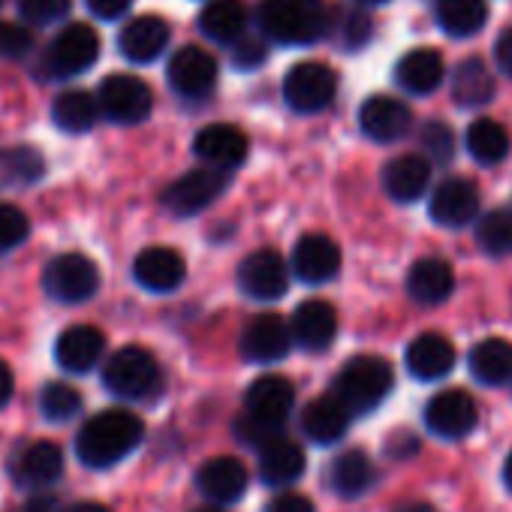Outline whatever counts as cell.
Segmentation results:
<instances>
[{
	"instance_id": "obj_1",
	"label": "cell",
	"mask_w": 512,
	"mask_h": 512,
	"mask_svg": "<svg viewBox=\"0 0 512 512\" xmlns=\"http://www.w3.org/2000/svg\"><path fill=\"white\" fill-rule=\"evenodd\" d=\"M145 437V425L136 413L130 410H103L97 416H91L79 437H76V452L79 461L94 467V470H106L118 461H124Z\"/></svg>"
},
{
	"instance_id": "obj_2",
	"label": "cell",
	"mask_w": 512,
	"mask_h": 512,
	"mask_svg": "<svg viewBox=\"0 0 512 512\" xmlns=\"http://www.w3.org/2000/svg\"><path fill=\"white\" fill-rule=\"evenodd\" d=\"M260 31L284 46H311L332 31V13L323 0H263Z\"/></svg>"
},
{
	"instance_id": "obj_3",
	"label": "cell",
	"mask_w": 512,
	"mask_h": 512,
	"mask_svg": "<svg viewBox=\"0 0 512 512\" xmlns=\"http://www.w3.org/2000/svg\"><path fill=\"white\" fill-rule=\"evenodd\" d=\"M395 374L392 365L380 356H356L335 377V395L347 404L350 413L377 410L392 392Z\"/></svg>"
},
{
	"instance_id": "obj_4",
	"label": "cell",
	"mask_w": 512,
	"mask_h": 512,
	"mask_svg": "<svg viewBox=\"0 0 512 512\" xmlns=\"http://www.w3.org/2000/svg\"><path fill=\"white\" fill-rule=\"evenodd\" d=\"M103 383L115 398L148 401L160 392L163 374L157 359L142 347H121L103 368Z\"/></svg>"
},
{
	"instance_id": "obj_5",
	"label": "cell",
	"mask_w": 512,
	"mask_h": 512,
	"mask_svg": "<svg viewBox=\"0 0 512 512\" xmlns=\"http://www.w3.org/2000/svg\"><path fill=\"white\" fill-rule=\"evenodd\" d=\"M100 55V37L94 28L76 22V25H67L55 40L52 46L46 49L43 55V76L46 79H73L79 73H85L88 67H94Z\"/></svg>"
},
{
	"instance_id": "obj_6",
	"label": "cell",
	"mask_w": 512,
	"mask_h": 512,
	"mask_svg": "<svg viewBox=\"0 0 512 512\" xmlns=\"http://www.w3.org/2000/svg\"><path fill=\"white\" fill-rule=\"evenodd\" d=\"M43 287L55 302L79 305L100 290V272L82 253H61L46 266Z\"/></svg>"
},
{
	"instance_id": "obj_7",
	"label": "cell",
	"mask_w": 512,
	"mask_h": 512,
	"mask_svg": "<svg viewBox=\"0 0 512 512\" xmlns=\"http://www.w3.org/2000/svg\"><path fill=\"white\" fill-rule=\"evenodd\" d=\"M100 109L109 121L115 124H124V127H133V124H142L151 109H154V94L151 88L139 79V76H130V73H115L109 76L103 85H100Z\"/></svg>"
},
{
	"instance_id": "obj_8",
	"label": "cell",
	"mask_w": 512,
	"mask_h": 512,
	"mask_svg": "<svg viewBox=\"0 0 512 512\" xmlns=\"http://www.w3.org/2000/svg\"><path fill=\"white\" fill-rule=\"evenodd\" d=\"M335 88H338V79L332 67L317 64V61H302L284 79V100L290 109L302 115H314L332 103Z\"/></svg>"
},
{
	"instance_id": "obj_9",
	"label": "cell",
	"mask_w": 512,
	"mask_h": 512,
	"mask_svg": "<svg viewBox=\"0 0 512 512\" xmlns=\"http://www.w3.org/2000/svg\"><path fill=\"white\" fill-rule=\"evenodd\" d=\"M226 184H229V169L199 166L166 187L163 205L178 217H190V214H199L202 208H208L226 190Z\"/></svg>"
},
{
	"instance_id": "obj_10",
	"label": "cell",
	"mask_w": 512,
	"mask_h": 512,
	"mask_svg": "<svg viewBox=\"0 0 512 512\" xmlns=\"http://www.w3.org/2000/svg\"><path fill=\"white\" fill-rule=\"evenodd\" d=\"M238 287L260 302H275L287 293L290 287V269L284 263V256L278 250H253L250 256H244L238 266Z\"/></svg>"
},
{
	"instance_id": "obj_11",
	"label": "cell",
	"mask_w": 512,
	"mask_h": 512,
	"mask_svg": "<svg viewBox=\"0 0 512 512\" xmlns=\"http://www.w3.org/2000/svg\"><path fill=\"white\" fill-rule=\"evenodd\" d=\"M166 79L178 97L202 100L217 85V61L199 46H184L172 55V61L166 67Z\"/></svg>"
},
{
	"instance_id": "obj_12",
	"label": "cell",
	"mask_w": 512,
	"mask_h": 512,
	"mask_svg": "<svg viewBox=\"0 0 512 512\" xmlns=\"http://www.w3.org/2000/svg\"><path fill=\"white\" fill-rule=\"evenodd\" d=\"M293 347V326L281 314H260L241 332V356L256 365L281 362Z\"/></svg>"
},
{
	"instance_id": "obj_13",
	"label": "cell",
	"mask_w": 512,
	"mask_h": 512,
	"mask_svg": "<svg viewBox=\"0 0 512 512\" xmlns=\"http://www.w3.org/2000/svg\"><path fill=\"white\" fill-rule=\"evenodd\" d=\"M476 419H479L476 401L461 389H446L434 395L425 407V425L431 428V434L443 440L467 437L476 428Z\"/></svg>"
},
{
	"instance_id": "obj_14",
	"label": "cell",
	"mask_w": 512,
	"mask_h": 512,
	"mask_svg": "<svg viewBox=\"0 0 512 512\" xmlns=\"http://www.w3.org/2000/svg\"><path fill=\"white\" fill-rule=\"evenodd\" d=\"M293 404H296V389L281 374H269V377L253 380L247 395H244V413L272 425V428L287 425Z\"/></svg>"
},
{
	"instance_id": "obj_15",
	"label": "cell",
	"mask_w": 512,
	"mask_h": 512,
	"mask_svg": "<svg viewBox=\"0 0 512 512\" xmlns=\"http://www.w3.org/2000/svg\"><path fill=\"white\" fill-rule=\"evenodd\" d=\"M338 269H341V250L329 235L311 232V235L299 238V244L293 250V275L299 281L326 284L338 275Z\"/></svg>"
},
{
	"instance_id": "obj_16",
	"label": "cell",
	"mask_w": 512,
	"mask_h": 512,
	"mask_svg": "<svg viewBox=\"0 0 512 512\" xmlns=\"http://www.w3.org/2000/svg\"><path fill=\"white\" fill-rule=\"evenodd\" d=\"M133 275H136L139 287H145L151 293H172L184 284L187 266H184V256L178 250L154 244L136 256Z\"/></svg>"
},
{
	"instance_id": "obj_17",
	"label": "cell",
	"mask_w": 512,
	"mask_h": 512,
	"mask_svg": "<svg viewBox=\"0 0 512 512\" xmlns=\"http://www.w3.org/2000/svg\"><path fill=\"white\" fill-rule=\"evenodd\" d=\"M410 124H413V115L407 103L386 97V94L365 100V106L359 109V127L374 142H398L401 136L410 133Z\"/></svg>"
},
{
	"instance_id": "obj_18",
	"label": "cell",
	"mask_w": 512,
	"mask_h": 512,
	"mask_svg": "<svg viewBox=\"0 0 512 512\" xmlns=\"http://www.w3.org/2000/svg\"><path fill=\"white\" fill-rule=\"evenodd\" d=\"M193 154L205 166L217 169H235L247 157V136L232 127V124H211L196 133L193 139Z\"/></svg>"
},
{
	"instance_id": "obj_19",
	"label": "cell",
	"mask_w": 512,
	"mask_h": 512,
	"mask_svg": "<svg viewBox=\"0 0 512 512\" xmlns=\"http://www.w3.org/2000/svg\"><path fill=\"white\" fill-rule=\"evenodd\" d=\"M169 46V25L160 16H139L118 34V49L133 64H151Z\"/></svg>"
},
{
	"instance_id": "obj_20",
	"label": "cell",
	"mask_w": 512,
	"mask_h": 512,
	"mask_svg": "<svg viewBox=\"0 0 512 512\" xmlns=\"http://www.w3.org/2000/svg\"><path fill=\"white\" fill-rule=\"evenodd\" d=\"M479 214V190L467 178H449L443 181L431 196V217L440 226H467Z\"/></svg>"
},
{
	"instance_id": "obj_21",
	"label": "cell",
	"mask_w": 512,
	"mask_h": 512,
	"mask_svg": "<svg viewBox=\"0 0 512 512\" xmlns=\"http://www.w3.org/2000/svg\"><path fill=\"white\" fill-rule=\"evenodd\" d=\"M338 335V314L329 302L323 299H311L302 302L293 314V341L302 350L320 353L326 350Z\"/></svg>"
},
{
	"instance_id": "obj_22",
	"label": "cell",
	"mask_w": 512,
	"mask_h": 512,
	"mask_svg": "<svg viewBox=\"0 0 512 512\" xmlns=\"http://www.w3.org/2000/svg\"><path fill=\"white\" fill-rule=\"evenodd\" d=\"M196 485L202 497H208L211 503H235L247 491V470L238 458L217 455L199 467Z\"/></svg>"
},
{
	"instance_id": "obj_23",
	"label": "cell",
	"mask_w": 512,
	"mask_h": 512,
	"mask_svg": "<svg viewBox=\"0 0 512 512\" xmlns=\"http://www.w3.org/2000/svg\"><path fill=\"white\" fill-rule=\"evenodd\" d=\"M61 473H64V452L52 440L31 443L19 455V461L13 464V479L22 488H31V491H40V488L58 482Z\"/></svg>"
},
{
	"instance_id": "obj_24",
	"label": "cell",
	"mask_w": 512,
	"mask_h": 512,
	"mask_svg": "<svg viewBox=\"0 0 512 512\" xmlns=\"http://www.w3.org/2000/svg\"><path fill=\"white\" fill-rule=\"evenodd\" d=\"M106 350V338L94 326H73L55 344V359L70 374H88Z\"/></svg>"
},
{
	"instance_id": "obj_25",
	"label": "cell",
	"mask_w": 512,
	"mask_h": 512,
	"mask_svg": "<svg viewBox=\"0 0 512 512\" xmlns=\"http://www.w3.org/2000/svg\"><path fill=\"white\" fill-rule=\"evenodd\" d=\"M350 416L353 413L347 410V404L338 395H326V398H317V401H311L305 407V413H302V431L314 443L332 446V443H338L347 434Z\"/></svg>"
},
{
	"instance_id": "obj_26",
	"label": "cell",
	"mask_w": 512,
	"mask_h": 512,
	"mask_svg": "<svg viewBox=\"0 0 512 512\" xmlns=\"http://www.w3.org/2000/svg\"><path fill=\"white\" fill-rule=\"evenodd\" d=\"M455 287V275L452 266L440 256H425V260H416L407 272V293L419 302V305H440L449 299Z\"/></svg>"
},
{
	"instance_id": "obj_27",
	"label": "cell",
	"mask_w": 512,
	"mask_h": 512,
	"mask_svg": "<svg viewBox=\"0 0 512 512\" xmlns=\"http://www.w3.org/2000/svg\"><path fill=\"white\" fill-rule=\"evenodd\" d=\"M455 368V347L443 338V335H419L410 347H407V371L416 380H440Z\"/></svg>"
},
{
	"instance_id": "obj_28",
	"label": "cell",
	"mask_w": 512,
	"mask_h": 512,
	"mask_svg": "<svg viewBox=\"0 0 512 512\" xmlns=\"http://www.w3.org/2000/svg\"><path fill=\"white\" fill-rule=\"evenodd\" d=\"M443 73H446L443 58L434 49H413L395 67L398 85L407 94H416V97H425V94L437 91V85L443 82Z\"/></svg>"
},
{
	"instance_id": "obj_29",
	"label": "cell",
	"mask_w": 512,
	"mask_h": 512,
	"mask_svg": "<svg viewBox=\"0 0 512 512\" xmlns=\"http://www.w3.org/2000/svg\"><path fill=\"white\" fill-rule=\"evenodd\" d=\"M260 473L266 485H293L305 473V452L299 443L287 440L284 434L269 440L260 449Z\"/></svg>"
},
{
	"instance_id": "obj_30",
	"label": "cell",
	"mask_w": 512,
	"mask_h": 512,
	"mask_svg": "<svg viewBox=\"0 0 512 512\" xmlns=\"http://www.w3.org/2000/svg\"><path fill=\"white\" fill-rule=\"evenodd\" d=\"M199 31L220 46L238 43L247 34V7L241 0H211L199 13Z\"/></svg>"
},
{
	"instance_id": "obj_31",
	"label": "cell",
	"mask_w": 512,
	"mask_h": 512,
	"mask_svg": "<svg viewBox=\"0 0 512 512\" xmlns=\"http://www.w3.org/2000/svg\"><path fill=\"white\" fill-rule=\"evenodd\" d=\"M431 178V166L419 154H401L386 163L383 169V187L395 202H416Z\"/></svg>"
},
{
	"instance_id": "obj_32",
	"label": "cell",
	"mask_w": 512,
	"mask_h": 512,
	"mask_svg": "<svg viewBox=\"0 0 512 512\" xmlns=\"http://www.w3.org/2000/svg\"><path fill=\"white\" fill-rule=\"evenodd\" d=\"M329 485L335 494L353 500L362 497L371 485H374V464L362 449H347L341 452L332 467H329Z\"/></svg>"
},
{
	"instance_id": "obj_33",
	"label": "cell",
	"mask_w": 512,
	"mask_h": 512,
	"mask_svg": "<svg viewBox=\"0 0 512 512\" xmlns=\"http://www.w3.org/2000/svg\"><path fill=\"white\" fill-rule=\"evenodd\" d=\"M470 374L485 386L512 380V344L503 338H485L470 350Z\"/></svg>"
},
{
	"instance_id": "obj_34",
	"label": "cell",
	"mask_w": 512,
	"mask_h": 512,
	"mask_svg": "<svg viewBox=\"0 0 512 512\" xmlns=\"http://www.w3.org/2000/svg\"><path fill=\"white\" fill-rule=\"evenodd\" d=\"M452 97L464 109H476V106L491 103V97H494V76H491V70L479 58L461 61L455 76H452Z\"/></svg>"
},
{
	"instance_id": "obj_35",
	"label": "cell",
	"mask_w": 512,
	"mask_h": 512,
	"mask_svg": "<svg viewBox=\"0 0 512 512\" xmlns=\"http://www.w3.org/2000/svg\"><path fill=\"white\" fill-rule=\"evenodd\" d=\"M100 112V100L88 91H64L52 106V118L64 133H88L97 124Z\"/></svg>"
},
{
	"instance_id": "obj_36",
	"label": "cell",
	"mask_w": 512,
	"mask_h": 512,
	"mask_svg": "<svg viewBox=\"0 0 512 512\" xmlns=\"http://www.w3.org/2000/svg\"><path fill=\"white\" fill-rule=\"evenodd\" d=\"M437 22L449 37H473L488 22L485 0H437Z\"/></svg>"
},
{
	"instance_id": "obj_37",
	"label": "cell",
	"mask_w": 512,
	"mask_h": 512,
	"mask_svg": "<svg viewBox=\"0 0 512 512\" xmlns=\"http://www.w3.org/2000/svg\"><path fill=\"white\" fill-rule=\"evenodd\" d=\"M467 151L473 154L476 163L482 166H494L506 157L509 151V136L506 130L491 121V118H479L467 127Z\"/></svg>"
},
{
	"instance_id": "obj_38",
	"label": "cell",
	"mask_w": 512,
	"mask_h": 512,
	"mask_svg": "<svg viewBox=\"0 0 512 512\" xmlns=\"http://www.w3.org/2000/svg\"><path fill=\"white\" fill-rule=\"evenodd\" d=\"M476 241L488 256H509L512 253V208L488 211L476 226Z\"/></svg>"
},
{
	"instance_id": "obj_39",
	"label": "cell",
	"mask_w": 512,
	"mask_h": 512,
	"mask_svg": "<svg viewBox=\"0 0 512 512\" xmlns=\"http://www.w3.org/2000/svg\"><path fill=\"white\" fill-rule=\"evenodd\" d=\"M0 172H4L7 181H16V184H34L43 178L46 172V160L37 148L31 145H16V148H7L0 151Z\"/></svg>"
},
{
	"instance_id": "obj_40",
	"label": "cell",
	"mask_w": 512,
	"mask_h": 512,
	"mask_svg": "<svg viewBox=\"0 0 512 512\" xmlns=\"http://www.w3.org/2000/svg\"><path fill=\"white\" fill-rule=\"evenodd\" d=\"M40 410L52 422H70L82 410V395L67 383H46L40 392Z\"/></svg>"
},
{
	"instance_id": "obj_41",
	"label": "cell",
	"mask_w": 512,
	"mask_h": 512,
	"mask_svg": "<svg viewBox=\"0 0 512 512\" xmlns=\"http://www.w3.org/2000/svg\"><path fill=\"white\" fill-rule=\"evenodd\" d=\"M31 235V220L22 208L0 202V250H13Z\"/></svg>"
},
{
	"instance_id": "obj_42",
	"label": "cell",
	"mask_w": 512,
	"mask_h": 512,
	"mask_svg": "<svg viewBox=\"0 0 512 512\" xmlns=\"http://www.w3.org/2000/svg\"><path fill=\"white\" fill-rule=\"evenodd\" d=\"M22 19L28 25H55L70 13V0H19Z\"/></svg>"
},
{
	"instance_id": "obj_43",
	"label": "cell",
	"mask_w": 512,
	"mask_h": 512,
	"mask_svg": "<svg viewBox=\"0 0 512 512\" xmlns=\"http://www.w3.org/2000/svg\"><path fill=\"white\" fill-rule=\"evenodd\" d=\"M34 49V37L19 22H0V58H25Z\"/></svg>"
},
{
	"instance_id": "obj_44",
	"label": "cell",
	"mask_w": 512,
	"mask_h": 512,
	"mask_svg": "<svg viewBox=\"0 0 512 512\" xmlns=\"http://www.w3.org/2000/svg\"><path fill=\"white\" fill-rule=\"evenodd\" d=\"M422 145L428 148V154L437 163H446L455 154V136H452V130L443 121H428L422 127Z\"/></svg>"
},
{
	"instance_id": "obj_45",
	"label": "cell",
	"mask_w": 512,
	"mask_h": 512,
	"mask_svg": "<svg viewBox=\"0 0 512 512\" xmlns=\"http://www.w3.org/2000/svg\"><path fill=\"white\" fill-rule=\"evenodd\" d=\"M368 37H371V19L365 16V7H362V10H350V13H344V28H341V40H344V46L359 49L362 43H368Z\"/></svg>"
},
{
	"instance_id": "obj_46",
	"label": "cell",
	"mask_w": 512,
	"mask_h": 512,
	"mask_svg": "<svg viewBox=\"0 0 512 512\" xmlns=\"http://www.w3.org/2000/svg\"><path fill=\"white\" fill-rule=\"evenodd\" d=\"M266 61V46L260 40H250L244 34V40L235 43V52H232V64L238 70H253V67H260Z\"/></svg>"
},
{
	"instance_id": "obj_47",
	"label": "cell",
	"mask_w": 512,
	"mask_h": 512,
	"mask_svg": "<svg viewBox=\"0 0 512 512\" xmlns=\"http://www.w3.org/2000/svg\"><path fill=\"white\" fill-rule=\"evenodd\" d=\"M266 512H314V503L305 494L296 491H281L278 497L269 500Z\"/></svg>"
},
{
	"instance_id": "obj_48",
	"label": "cell",
	"mask_w": 512,
	"mask_h": 512,
	"mask_svg": "<svg viewBox=\"0 0 512 512\" xmlns=\"http://www.w3.org/2000/svg\"><path fill=\"white\" fill-rule=\"evenodd\" d=\"M85 4H88V10H91L97 19L112 22V19H121V16L133 7V0H85Z\"/></svg>"
},
{
	"instance_id": "obj_49",
	"label": "cell",
	"mask_w": 512,
	"mask_h": 512,
	"mask_svg": "<svg viewBox=\"0 0 512 512\" xmlns=\"http://www.w3.org/2000/svg\"><path fill=\"white\" fill-rule=\"evenodd\" d=\"M494 58H497V67H500V73L512 79V28H506V31L497 37Z\"/></svg>"
},
{
	"instance_id": "obj_50",
	"label": "cell",
	"mask_w": 512,
	"mask_h": 512,
	"mask_svg": "<svg viewBox=\"0 0 512 512\" xmlns=\"http://www.w3.org/2000/svg\"><path fill=\"white\" fill-rule=\"evenodd\" d=\"M22 512H61L58 509V500L52 497V494H34L25 506H22Z\"/></svg>"
},
{
	"instance_id": "obj_51",
	"label": "cell",
	"mask_w": 512,
	"mask_h": 512,
	"mask_svg": "<svg viewBox=\"0 0 512 512\" xmlns=\"http://www.w3.org/2000/svg\"><path fill=\"white\" fill-rule=\"evenodd\" d=\"M13 389H16L13 371L7 362H0V407H7V401L13 398Z\"/></svg>"
},
{
	"instance_id": "obj_52",
	"label": "cell",
	"mask_w": 512,
	"mask_h": 512,
	"mask_svg": "<svg viewBox=\"0 0 512 512\" xmlns=\"http://www.w3.org/2000/svg\"><path fill=\"white\" fill-rule=\"evenodd\" d=\"M395 512H437V509L431 503H425V500H410V503L395 506Z\"/></svg>"
},
{
	"instance_id": "obj_53",
	"label": "cell",
	"mask_w": 512,
	"mask_h": 512,
	"mask_svg": "<svg viewBox=\"0 0 512 512\" xmlns=\"http://www.w3.org/2000/svg\"><path fill=\"white\" fill-rule=\"evenodd\" d=\"M67 512H109L103 503H76V506H70Z\"/></svg>"
},
{
	"instance_id": "obj_54",
	"label": "cell",
	"mask_w": 512,
	"mask_h": 512,
	"mask_svg": "<svg viewBox=\"0 0 512 512\" xmlns=\"http://www.w3.org/2000/svg\"><path fill=\"white\" fill-rule=\"evenodd\" d=\"M503 485L512 491V452H509V458L503 461Z\"/></svg>"
},
{
	"instance_id": "obj_55",
	"label": "cell",
	"mask_w": 512,
	"mask_h": 512,
	"mask_svg": "<svg viewBox=\"0 0 512 512\" xmlns=\"http://www.w3.org/2000/svg\"><path fill=\"white\" fill-rule=\"evenodd\" d=\"M359 7H380V4H389V0H356Z\"/></svg>"
},
{
	"instance_id": "obj_56",
	"label": "cell",
	"mask_w": 512,
	"mask_h": 512,
	"mask_svg": "<svg viewBox=\"0 0 512 512\" xmlns=\"http://www.w3.org/2000/svg\"><path fill=\"white\" fill-rule=\"evenodd\" d=\"M199 512H217V509H199Z\"/></svg>"
}]
</instances>
